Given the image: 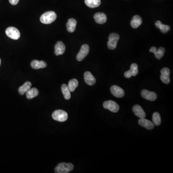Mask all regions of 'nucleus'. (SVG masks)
Listing matches in <instances>:
<instances>
[{"instance_id": "7ed1b4c3", "label": "nucleus", "mask_w": 173, "mask_h": 173, "mask_svg": "<svg viewBox=\"0 0 173 173\" xmlns=\"http://www.w3.org/2000/svg\"><path fill=\"white\" fill-rule=\"evenodd\" d=\"M52 117L54 120L57 121L63 122L68 120V114L66 111L63 110H57L53 112Z\"/></svg>"}, {"instance_id": "4be33fe9", "label": "nucleus", "mask_w": 173, "mask_h": 173, "mask_svg": "<svg viewBox=\"0 0 173 173\" xmlns=\"http://www.w3.org/2000/svg\"><path fill=\"white\" fill-rule=\"evenodd\" d=\"M85 3L89 7L94 8L99 7L101 2V0H85Z\"/></svg>"}, {"instance_id": "f8f14e48", "label": "nucleus", "mask_w": 173, "mask_h": 173, "mask_svg": "<svg viewBox=\"0 0 173 173\" xmlns=\"http://www.w3.org/2000/svg\"><path fill=\"white\" fill-rule=\"evenodd\" d=\"M138 124L142 127H144L147 129H152L154 128V124L152 122L146 119L145 118H140L138 120Z\"/></svg>"}, {"instance_id": "ddd939ff", "label": "nucleus", "mask_w": 173, "mask_h": 173, "mask_svg": "<svg viewBox=\"0 0 173 173\" xmlns=\"http://www.w3.org/2000/svg\"><path fill=\"white\" fill-rule=\"evenodd\" d=\"M150 52L151 53H153L157 59H161L164 56L165 53V49L164 48L160 47L158 50H157L156 47H152L150 49Z\"/></svg>"}, {"instance_id": "cd10ccee", "label": "nucleus", "mask_w": 173, "mask_h": 173, "mask_svg": "<svg viewBox=\"0 0 173 173\" xmlns=\"http://www.w3.org/2000/svg\"><path fill=\"white\" fill-rule=\"evenodd\" d=\"M10 3L12 5H16L19 2V0H9Z\"/></svg>"}, {"instance_id": "bb28decb", "label": "nucleus", "mask_w": 173, "mask_h": 173, "mask_svg": "<svg viewBox=\"0 0 173 173\" xmlns=\"http://www.w3.org/2000/svg\"><path fill=\"white\" fill-rule=\"evenodd\" d=\"M152 121L154 125L160 126L161 123V118L160 115L158 112H155L152 115Z\"/></svg>"}, {"instance_id": "5701e85b", "label": "nucleus", "mask_w": 173, "mask_h": 173, "mask_svg": "<svg viewBox=\"0 0 173 173\" xmlns=\"http://www.w3.org/2000/svg\"><path fill=\"white\" fill-rule=\"evenodd\" d=\"M155 26L157 28L160 30L163 33H166L170 30V27L168 25L163 24L160 21H156Z\"/></svg>"}, {"instance_id": "4468645a", "label": "nucleus", "mask_w": 173, "mask_h": 173, "mask_svg": "<svg viewBox=\"0 0 173 173\" xmlns=\"http://www.w3.org/2000/svg\"><path fill=\"white\" fill-rule=\"evenodd\" d=\"M55 55H62L64 54L65 50H66V46L64 45L63 42L62 41H58L55 45Z\"/></svg>"}, {"instance_id": "20e7f679", "label": "nucleus", "mask_w": 173, "mask_h": 173, "mask_svg": "<svg viewBox=\"0 0 173 173\" xmlns=\"http://www.w3.org/2000/svg\"><path fill=\"white\" fill-rule=\"evenodd\" d=\"M120 36L117 33H111L109 37V40L108 41V47L110 50H114L116 48L117 42L119 40Z\"/></svg>"}, {"instance_id": "412c9836", "label": "nucleus", "mask_w": 173, "mask_h": 173, "mask_svg": "<svg viewBox=\"0 0 173 173\" xmlns=\"http://www.w3.org/2000/svg\"><path fill=\"white\" fill-rule=\"evenodd\" d=\"M31 83L30 82H28L25 83L22 86H20L18 89V92H19V94L22 95H24L25 93H26V92L31 89Z\"/></svg>"}, {"instance_id": "2eb2a0df", "label": "nucleus", "mask_w": 173, "mask_h": 173, "mask_svg": "<svg viewBox=\"0 0 173 173\" xmlns=\"http://www.w3.org/2000/svg\"><path fill=\"white\" fill-rule=\"evenodd\" d=\"M84 80L88 85L92 86L96 83V79L92 74L89 71L84 73Z\"/></svg>"}, {"instance_id": "dca6fc26", "label": "nucleus", "mask_w": 173, "mask_h": 173, "mask_svg": "<svg viewBox=\"0 0 173 173\" xmlns=\"http://www.w3.org/2000/svg\"><path fill=\"white\" fill-rule=\"evenodd\" d=\"M133 111L135 115L140 118H145L146 114L143 108L139 105H135L133 106Z\"/></svg>"}, {"instance_id": "f257e3e1", "label": "nucleus", "mask_w": 173, "mask_h": 173, "mask_svg": "<svg viewBox=\"0 0 173 173\" xmlns=\"http://www.w3.org/2000/svg\"><path fill=\"white\" fill-rule=\"evenodd\" d=\"M57 15L54 11H48L44 13L40 16L41 22L44 24H50L56 20Z\"/></svg>"}, {"instance_id": "a878e982", "label": "nucleus", "mask_w": 173, "mask_h": 173, "mask_svg": "<svg viewBox=\"0 0 173 173\" xmlns=\"http://www.w3.org/2000/svg\"><path fill=\"white\" fill-rule=\"evenodd\" d=\"M78 85V82L77 79H72L70 80L68 86L70 92H73L77 88Z\"/></svg>"}, {"instance_id": "f03ea898", "label": "nucleus", "mask_w": 173, "mask_h": 173, "mask_svg": "<svg viewBox=\"0 0 173 173\" xmlns=\"http://www.w3.org/2000/svg\"><path fill=\"white\" fill-rule=\"evenodd\" d=\"M74 169V166L71 163H61L58 164L55 168L56 173H68Z\"/></svg>"}, {"instance_id": "423d86ee", "label": "nucleus", "mask_w": 173, "mask_h": 173, "mask_svg": "<svg viewBox=\"0 0 173 173\" xmlns=\"http://www.w3.org/2000/svg\"><path fill=\"white\" fill-rule=\"evenodd\" d=\"M103 106L105 109H108L114 113H117L119 110V105L113 101L110 100L105 101L103 104Z\"/></svg>"}, {"instance_id": "aec40b11", "label": "nucleus", "mask_w": 173, "mask_h": 173, "mask_svg": "<svg viewBox=\"0 0 173 173\" xmlns=\"http://www.w3.org/2000/svg\"><path fill=\"white\" fill-rule=\"evenodd\" d=\"M143 22L142 18L139 16H134L131 21V26L134 29H137L142 24Z\"/></svg>"}, {"instance_id": "6e6552de", "label": "nucleus", "mask_w": 173, "mask_h": 173, "mask_svg": "<svg viewBox=\"0 0 173 173\" xmlns=\"http://www.w3.org/2000/svg\"><path fill=\"white\" fill-rule=\"evenodd\" d=\"M161 75L160 78L161 82L164 83L168 84L170 83V69L168 68H165L162 69L161 71Z\"/></svg>"}, {"instance_id": "1a4fd4ad", "label": "nucleus", "mask_w": 173, "mask_h": 173, "mask_svg": "<svg viewBox=\"0 0 173 173\" xmlns=\"http://www.w3.org/2000/svg\"><path fill=\"white\" fill-rule=\"evenodd\" d=\"M142 97L150 101H154L157 99V94L154 92L150 91L147 90H143L141 92Z\"/></svg>"}, {"instance_id": "39448f33", "label": "nucleus", "mask_w": 173, "mask_h": 173, "mask_svg": "<svg viewBox=\"0 0 173 173\" xmlns=\"http://www.w3.org/2000/svg\"><path fill=\"white\" fill-rule=\"evenodd\" d=\"M5 33L10 38L15 40H18L20 37V32L18 29L13 26L8 28L5 31Z\"/></svg>"}, {"instance_id": "a211bd4d", "label": "nucleus", "mask_w": 173, "mask_h": 173, "mask_svg": "<svg viewBox=\"0 0 173 173\" xmlns=\"http://www.w3.org/2000/svg\"><path fill=\"white\" fill-rule=\"evenodd\" d=\"M31 67L35 69L44 68L47 67L46 63L43 61H39L37 60H33L31 63Z\"/></svg>"}, {"instance_id": "0eeeda50", "label": "nucleus", "mask_w": 173, "mask_h": 173, "mask_svg": "<svg viewBox=\"0 0 173 173\" xmlns=\"http://www.w3.org/2000/svg\"><path fill=\"white\" fill-rule=\"evenodd\" d=\"M90 52V47L88 45L84 44L82 46L79 53L77 56V60L78 61H82L87 56Z\"/></svg>"}, {"instance_id": "f3484780", "label": "nucleus", "mask_w": 173, "mask_h": 173, "mask_svg": "<svg viewBox=\"0 0 173 173\" xmlns=\"http://www.w3.org/2000/svg\"><path fill=\"white\" fill-rule=\"evenodd\" d=\"M94 18L96 22L99 24H105L107 21V16L104 13H97L94 15Z\"/></svg>"}, {"instance_id": "b1692460", "label": "nucleus", "mask_w": 173, "mask_h": 173, "mask_svg": "<svg viewBox=\"0 0 173 173\" xmlns=\"http://www.w3.org/2000/svg\"><path fill=\"white\" fill-rule=\"evenodd\" d=\"M38 90L36 88H32L26 92V97L28 99H32L38 95Z\"/></svg>"}, {"instance_id": "c85d7f7f", "label": "nucleus", "mask_w": 173, "mask_h": 173, "mask_svg": "<svg viewBox=\"0 0 173 173\" xmlns=\"http://www.w3.org/2000/svg\"><path fill=\"white\" fill-rule=\"evenodd\" d=\"M1 60L0 59V66H1Z\"/></svg>"}, {"instance_id": "393cba45", "label": "nucleus", "mask_w": 173, "mask_h": 173, "mask_svg": "<svg viewBox=\"0 0 173 173\" xmlns=\"http://www.w3.org/2000/svg\"><path fill=\"white\" fill-rule=\"evenodd\" d=\"M61 90L64 99L67 100H69L71 98V93H70V91L68 88V86L66 84L62 85L61 86Z\"/></svg>"}, {"instance_id": "9b49d317", "label": "nucleus", "mask_w": 173, "mask_h": 173, "mask_svg": "<svg viewBox=\"0 0 173 173\" xmlns=\"http://www.w3.org/2000/svg\"><path fill=\"white\" fill-rule=\"evenodd\" d=\"M111 92L114 96L117 98H122L125 95V91L119 86L114 85L111 86Z\"/></svg>"}, {"instance_id": "6ab92c4d", "label": "nucleus", "mask_w": 173, "mask_h": 173, "mask_svg": "<svg viewBox=\"0 0 173 173\" xmlns=\"http://www.w3.org/2000/svg\"><path fill=\"white\" fill-rule=\"evenodd\" d=\"M77 22L76 20L74 18H70L68 20L67 24V30L69 32L72 33L76 30V28Z\"/></svg>"}, {"instance_id": "9d476101", "label": "nucleus", "mask_w": 173, "mask_h": 173, "mask_svg": "<svg viewBox=\"0 0 173 173\" xmlns=\"http://www.w3.org/2000/svg\"><path fill=\"white\" fill-rule=\"evenodd\" d=\"M138 66L136 63H132L129 70L125 72L124 76L127 78H129L131 76H136L138 74Z\"/></svg>"}]
</instances>
